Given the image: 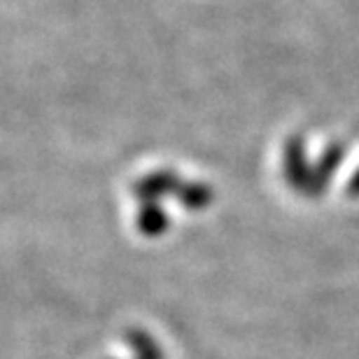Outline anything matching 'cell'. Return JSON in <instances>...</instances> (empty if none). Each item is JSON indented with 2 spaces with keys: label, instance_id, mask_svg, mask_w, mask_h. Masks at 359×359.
<instances>
[{
  "label": "cell",
  "instance_id": "cell-1",
  "mask_svg": "<svg viewBox=\"0 0 359 359\" xmlns=\"http://www.w3.org/2000/svg\"><path fill=\"white\" fill-rule=\"evenodd\" d=\"M348 191L353 194V196H359V170L353 175V180H350V187H348Z\"/></svg>",
  "mask_w": 359,
  "mask_h": 359
}]
</instances>
